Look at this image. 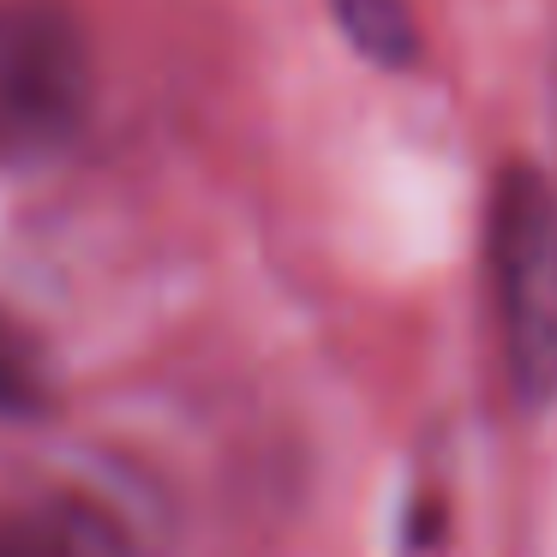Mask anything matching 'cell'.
I'll return each mask as SVG.
<instances>
[{
	"label": "cell",
	"mask_w": 557,
	"mask_h": 557,
	"mask_svg": "<svg viewBox=\"0 0 557 557\" xmlns=\"http://www.w3.org/2000/svg\"><path fill=\"white\" fill-rule=\"evenodd\" d=\"M485 276L504 372L521 408L557 401V186L540 169H504L485 198Z\"/></svg>",
	"instance_id": "6da1fadb"
},
{
	"label": "cell",
	"mask_w": 557,
	"mask_h": 557,
	"mask_svg": "<svg viewBox=\"0 0 557 557\" xmlns=\"http://www.w3.org/2000/svg\"><path fill=\"white\" fill-rule=\"evenodd\" d=\"M90 49L54 0H0V174L61 157L90 121Z\"/></svg>",
	"instance_id": "7a4b0ae2"
},
{
	"label": "cell",
	"mask_w": 557,
	"mask_h": 557,
	"mask_svg": "<svg viewBox=\"0 0 557 557\" xmlns=\"http://www.w3.org/2000/svg\"><path fill=\"white\" fill-rule=\"evenodd\" d=\"M114 528L90 504L0 509V557H109Z\"/></svg>",
	"instance_id": "3957f363"
},
{
	"label": "cell",
	"mask_w": 557,
	"mask_h": 557,
	"mask_svg": "<svg viewBox=\"0 0 557 557\" xmlns=\"http://www.w3.org/2000/svg\"><path fill=\"white\" fill-rule=\"evenodd\" d=\"M54 408V372L42 342L0 312V420H42Z\"/></svg>",
	"instance_id": "277c9868"
},
{
	"label": "cell",
	"mask_w": 557,
	"mask_h": 557,
	"mask_svg": "<svg viewBox=\"0 0 557 557\" xmlns=\"http://www.w3.org/2000/svg\"><path fill=\"white\" fill-rule=\"evenodd\" d=\"M342 37L377 66H413L420 61V30H413L408 0H330Z\"/></svg>",
	"instance_id": "5b68a950"
}]
</instances>
